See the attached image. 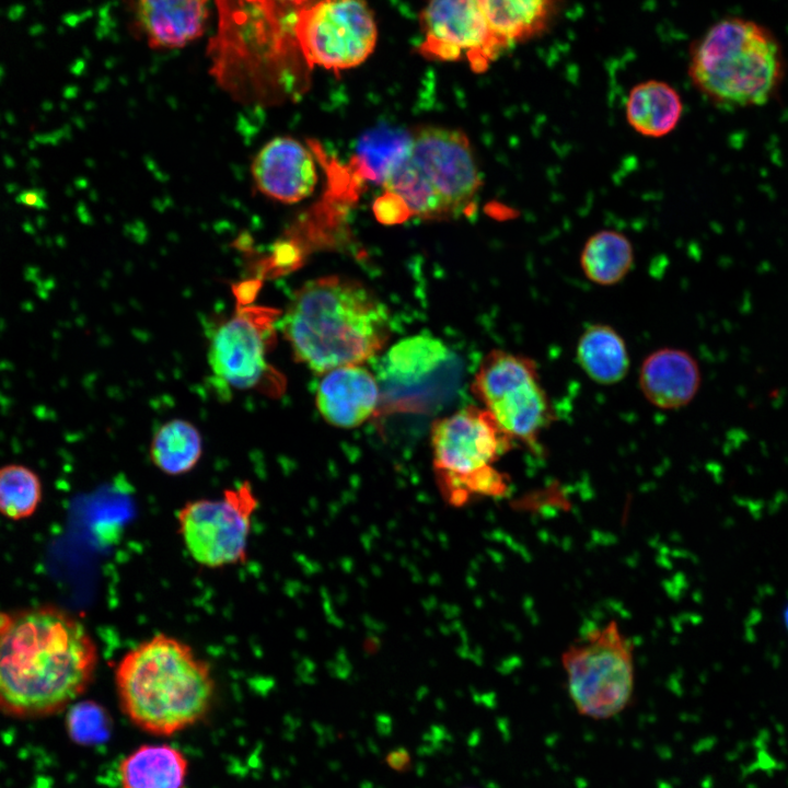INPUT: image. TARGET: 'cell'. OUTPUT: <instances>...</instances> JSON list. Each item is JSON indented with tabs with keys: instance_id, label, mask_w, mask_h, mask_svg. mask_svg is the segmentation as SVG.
I'll return each instance as SVG.
<instances>
[{
	"instance_id": "1",
	"label": "cell",
	"mask_w": 788,
	"mask_h": 788,
	"mask_svg": "<svg viewBox=\"0 0 788 788\" xmlns=\"http://www.w3.org/2000/svg\"><path fill=\"white\" fill-rule=\"evenodd\" d=\"M99 660L94 638L69 611H0V712L37 719L68 709L93 682Z\"/></svg>"
},
{
	"instance_id": "2",
	"label": "cell",
	"mask_w": 788,
	"mask_h": 788,
	"mask_svg": "<svg viewBox=\"0 0 788 788\" xmlns=\"http://www.w3.org/2000/svg\"><path fill=\"white\" fill-rule=\"evenodd\" d=\"M294 358L315 373L373 359L391 335L386 305L341 276L303 283L277 321Z\"/></svg>"
},
{
	"instance_id": "3",
	"label": "cell",
	"mask_w": 788,
	"mask_h": 788,
	"mask_svg": "<svg viewBox=\"0 0 788 788\" xmlns=\"http://www.w3.org/2000/svg\"><path fill=\"white\" fill-rule=\"evenodd\" d=\"M114 683L119 707L140 730L160 737L205 719L215 703L212 668L192 646L155 634L121 656Z\"/></svg>"
},
{
	"instance_id": "4",
	"label": "cell",
	"mask_w": 788,
	"mask_h": 788,
	"mask_svg": "<svg viewBox=\"0 0 788 788\" xmlns=\"http://www.w3.org/2000/svg\"><path fill=\"white\" fill-rule=\"evenodd\" d=\"M786 61L777 37L755 21L731 16L711 25L692 46L688 76L725 108L761 106L777 93Z\"/></svg>"
},
{
	"instance_id": "5",
	"label": "cell",
	"mask_w": 788,
	"mask_h": 788,
	"mask_svg": "<svg viewBox=\"0 0 788 788\" xmlns=\"http://www.w3.org/2000/svg\"><path fill=\"white\" fill-rule=\"evenodd\" d=\"M219 25L210 40V73L244 105H268L286 91L281 70L285 22L280 0H216Z\"/></svg>"
},
{
	"instance_id": "6",
	"label": "cell",
	"mask_w": 788,
	"mask_h": 788,
	"mask_svg": "<svg viewBox=\"0 0 788 788\" xmlns=\"http://www.w3.org/2000/svg\"><path fill=\"white\" fill-rule=\"evenodd\" d=\"M405 217L442 219L462 212L478 193L482 179L467 137L459 130L421 127L381 181Z\"/></svg>"
},
{
	"instance_id": "7",
	"label": "cell",
	"mask_w": 788,
	"mask_h": 788,
	"mask_svg": "<svg viewBox=\"0 0 788 788\" xmlns=\"http://www.w3.org/2000/svg\"><path fill=\"white\" fill-rule=\"evenodd\" d=\"M430 438L433 467L451 499L507 490L506 476L494 463L509 449L511 438L486 409L467 406L438 420Z\"/></svg>"
},
{
	"instance_id": "8",
	"label": "cell",
	"mask_w": 788,
	"mask_h": 788,
	"mask_svg": "<svg viewBox=\"0 0 788 788\" xmlns=\"http://www.w3.org/2000/svg\"><path fill=\"white\" fill-rule=\"evenodd\" d=\"M560 660L570 699L580 715L609 719L627 707L635 683L633 646L616 622L587 633Z\"/></svg>"
},
{
	"instance_id": "9",
	"label": "cell",
	"mask_w": 788,
	"mask_h": 788,
	"mask_svg": "<svg viewBox=\"0 0 788 788\" xmlns=\"http://www.w3.org/2000/svg\"><path fill=\"white\" fill-rule=\"evenodd\" d=\"M290 27L306 65L334 72L364 62L378 40L366 0H311L292 13Z\"/></svg>"
},
{
	"instance_id": "10",
	"label": "cell",
	"mask_w": 788,
	"mask_h": 788,
	"mask_svg": "<svg viewBox=\"0 0 788 788\" xmlns=\"http://www.w3.org/2000/svg\"><path fill=\"white\" fill-rule=\"evenodd\" d=\"M474 395L511 439L534 444L551 420V406L535 362L505 350L490 351L473 381Z\"/></svg>"
},
{
	"instance_id": "11",
	"label": "cell",
	"mask_w": 788,
	"mask_h": 788,
	"mask_svg": "<svg viewBox=\"0 0 788 788\" xmlns=\"http://www.w3.org/2000/svg\"><path fill=\"white\" fill-rule=\"evenodd\" d=\"M257 506L248 482L225 489L220 498L187 501L176 514L177 533L194 561L210 569L246 561Z\"/></svg>"
},
{
	"instance_id": "12",
	"label": "cell",
	"mask_w": 788,
	"mask_h": 788,
	"mask_svg": "<svg viewBox=\"0 0 788 788\" xmlns=\"http://www.w3.org/2000/svg\"><path fill=\"white\" fill-rule=\"evenodd\" d=\"M279 315L276 309L245 303L219 324L209 339L208 363L220 384L241 391L263 384L271 372L267 354Z\"/></svg>"
},
{
	"instance_id": "13",
	"label": "cell",
	"mask_w": 788,
	"mask_h": 788,
	"mask_svg": "<svg viewBox=\"0 0 788 788\" xmlns=\"http://www.w3.org/2000/svg\"><path fill=\"white\" fill-rule=\"evenodd\" d=\"M426 58L454 61L465 56L485 70L507 46L491 30L479 0H429L420 13Z\"/></svg>"
},
{
	"instance_id": "14",
	"label": "cell",
	"mask_w": 788,
	"mask_h": 788,
	"mask_svg": "<svg viewBox=\"0 0 788 788\" xmlns=\"http://www.w3.org/2000/svg\"><path fill=\"white\" fill-rule=\"evenodd\" d=\"M251 171L262 194L285 204L308 198L317 183L312 153L291 137L268 141L255 155Z\"/></svg>"
},
{
	"instance_id": "15",
	"label": "cell",
	"mask_w": 788,
	"mask_h": 788,
	"mask_svg": "<svg viewBox=\"0 0 788 788\" xmlns=\"http://www.w3.org/2000/svg\"><path fill=\"white\" fill-rule=\"evenodd\" d=\"M380 402L381 390L375 374L361 364L325 372L315 393L322 417L344 429L358 427L370 419Z\"/></svg>"
},
{
	"instance_id": "16",
	"label": "cell",
	"mask_w": 788,
	"mask_h": 788,
	"mask_svg": "<svg viewBox=\"0 0 788 788\" xmlns=\"http://www.w3.org/2000/svg\"><path fill=\"white\" fill-rule=\"evenodd\" d=\"M450 351L439 338L419 334L398 340L378 360L375 378L381 392L406 394L447 364Z\"/></svg>"
},
{
	"instance_id": "17",
	"label": "cell",
	"mask_w": 788,
	"mask_h": 788,
	"mask_svg": "<svg viewBox=\"0 0 788 788\" xmlns=\"http://www.w3.org/2000/svg\"><path fill=\"white\" fill-rule=\"evenodd\" d=\"M700 371L687 351L662 348L651 352L642 362L639 387L649 403L661 409L686 406L700 386Z\"/></svg>"
},
{
	"instance_id": "18",
	"label": "cell",
	"mask_w": 788,
	"mask_h": 788,
	"mask_svg": "<svg viewBox=\"0 0 788 788\" xmlns=\"http://www.w3.org/2000/svg\"><path fill=\"white\" fill-rule=\"evenodd\" d=\"M136 14L151 48H178L204 34L208 0H136Z\"/></svg>"
},
{
	"instance_id": "19",
	"label": "cell",
	"mask_w": 788,
	"mask_h": 788,
	"mask_svg": "<svg viewBox=\"0 0 788 788\" xmlns=\"http://www.w3.org/2000/svg\"><path fill=\"white\" fill-rule=\"evenodd\" d=\"M188 774L186 754L167 743L139 745L117 767L120 788H185Z\"/></svg>"
},
{
	"instance_id": "20",
	"label": "cell",
	"mask_w": 788,
	"mask_h": 788,
	"mask_svg": "<svg viewBox=\"0 0 788 788\" xmlns=\"http://www.w3.org/2000/svg\"><path fill=\"white\" fill-rule=\"evenodd\" d=\"M625 114L635 131L645 137L661 138L676 128L683 103L677 91L667 82L647 80L630 90Z\"/></svg>"
},
{
	"instance_id": "21",
	"label": "cell",
	"mask_w": 788,
	"mask_h": 788,
	"mask_svg": "<svg viewBox=\"0 0 788 788\" xmlns=\"http://www.w3.org/2000/svg\"><path fill=\"white\" fill-rule=\"evenodd\" d=\"M576 357L587 376L602 385L618 383L629 369L624 339L605 324H593L583 331L578 339Z\"/></svg>"
},
{
	"instance_id": "22",
	"label": "cell",
	"mask_w": 788,
	"mask_h": 788,
	"mask_svg": "<svg viewBox=\"0 0 788 788\" xmlns=\"http://www.w3.org/2000/svg\"><path fill=\"white\" fill-rule=\"evenodd\" d=\"M497 37L509 47L541 34L559 0H479Z\"/></svg>"
},
{
	"instance_id": "23",
	"label": "cell",
	"mask_w": 788,
	"mask_h": 788,
	"mask_svg": "<svg viewBox=\"0 0 788 788\" xmlns=\"http://www.w3.org/2000/svg\"><path fill=\"white\" fill-rule=\"evenodd\" d=\"M202 454L198 428L185 419H171L154 432L149 455L158 470L171 476L190 472Z\"/></svg>"
},
{
	"instance_id": "24",
	"label": "cell",
	"mask_w": 788,
	"mask_h": 788,
	"mask_svg": "<svg viewBox=\"0 0 788 788\" xmlns=\"http://www.w3.org/2000/svg\"><path fill=\"white\" fill-rule=\"evenodd\" d=\"M634 265V248L629 239L615 230H601L584 243L580 266L584 276L600 286H613L623 280Z\"/></svg>"
},
{
	"instance_id": "25",
	"label": "cell",
	"mask_w": 788,
	"mask_h": 788,
	"mask_svg": "<svg viewBox=\"0 0 788 788\" xmlns=\"http://www.w3.org/2000/svg\"><path fill=\"white\" fill-rule=\"evenodd\" d=\"M43 498L39 476L23 464L0 467V514L11 520L30 518Z\"/></svg>"
},
{
	"instance_id": "26",
	"label": "cell",
	"mask_w": 788,
	"mask_h": 788,
	"mask_svg": "<svg viewBox=\"0 0 788 788\" xmlns=\"http://www.w3.org/2000/svg\"><path fill=\"white\" fill-rule=\"evenodd\" d=\"M106 711L93 702L72 704L68 708L66 729L70 739L82 745L97 744L109 735Z\"/></svg>"
},
{
	"instance_id": "27",
	"label": "cell",
	"mask_w": 788,
	"mask_h": 788,
	"mask_svg": "<svg viewBox=\"0 0 788 788\" xmlns=\"http://www.w3.org/2000/svg\"><path fill=\"white\" fill-rule=\"evenodd\" d=\"M386 765L396 773H405L412 768V755L405 748H396L385 756Z\"/></svg>"
},
{
	"instance_id": "28",
	"label": "cell",
	"mask_w": 788,
	"mask_h": 788,
	"mask_svg": "<svg viewBox=\"0 0 788 788\" xmlns=\"http://www.w3.org/2000/svg\"><path fill=\"white\" fill-rule=\"evenodd\" d=\"M280 1L285 2L286 4H291V5H294L298 8V7L305 4L306 2H309L311 0H280Z\"/></svg>"
},
{
	"instance_id": "29",
	"label": "cell",
	"mask_w": 788,
	"mask_h": 788,
	"mask_svg": "<svg viewBox=\"0 0 788 788\" xmlns=\"http://www.w3.org/2000/svg\"><path fill=\"white\" fill-rule=\"evenodd\" d=\"M785 624H786L787 629H788V605H787V607H786V610H785Z\"/></svg>"
},
{
	"instance_id": "30",
	"label": "cell",
	"mask_w": 788,
	"mask_h": 788,
	"mask_svg": "<svg viewBox=\"0 0 788 788\" xmlns=\"http://www.w3.org/2000/svg\"><path fill=\"white\" fill-rule=\"evenodd\" d=\"M466 788H470V787H466Z\"/></svg>"
}]
</instances>
